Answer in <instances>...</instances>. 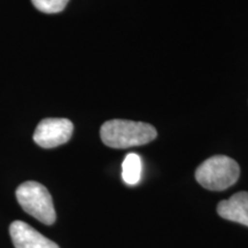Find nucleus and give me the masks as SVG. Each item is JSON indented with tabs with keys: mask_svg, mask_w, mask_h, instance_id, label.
I'll return each mask as SVG.
<instances>
[{
	"mask_svg": "<svg viewBox=\"0 0 248 248\" xmlns=\"http://www.w3.org/2000/svg\"><path fill=\"white\" fill-rule=\"evenodd\" d=\"M16 199L24 212L43 224L52 225L57 219L51 194L40 183L33 181L22 183L16 190Z\"/></svg>",
	"mask_w": 248,
	"mask_h": 248,
	"instance_id": "3",
	"label": "nucleus"
},
{
	"mask_svg": "<svg viewBox=\"0 0 248 248\" xmlns=\"http://www.w3.org/2000/svg\"><path fill=\"white\" fill-rule=\"evenodd\" d=\"M142 163L138 154L129 153L122 163V179L128 185L138 184L141 179Z\"/></svg>",
	"mask_w": 248,
	"mask_h": 248,
	"instance_id": "7",
	"label": "nucleus"
},
{
	"mask_svg": "<svg viewBox=\"0 0 248 248\" xmlns=\"http://www.w3.org/2000/svg\"><path fill=\"white\" fill-rule=\"evenodd\" d=\"M74 125L67 119H45L39 122L33 140L43 148H54L66 144L73 136Z\"/></svg>",
	"mask_w": 248,
	"mask_h": 248,
	"instance_id": "4",
	"label": "nucleus"
},
{
	"mask_svg": "<svg viewBox=\"0 0 248 248\" xmlns=\"http://www.w3.org/2000/svg\"><path fill=\"white\" fill-rule=\"evenodd\" d=\"M9 233L15 248H60L54 241L40 234L36 229L24 222L12 223Z\"/></svg>",
	"mask_w": 248,
	"mask_h": 248,
	"instance_id": "5",
	"label": "nucleus"
},
{
	"mask_svg": "<svg viewBox=\"0 0 248 248\" xmlns=\"http://www.w3.org/2000/svg\"><path fill=\"white\" fill-rule=\"evenodd\" d=\"M240 176L238 163L225 155H215L203 161L195 170L198 183L210 191H223L235 184Z\"/></svg>",
	"mask_w": 248,
	"mask_h": 248,
	"instance_id": "2",
	"label": "nucleus"
},
{
	"mask_svg": "<svg viewBox=\"0 0 248 248\" xmlns=\"http://www.w3.org/2000/svg\"><path fill=\"white\" fill-rule=\"evenodd\" d=\"M217 213L224 219L248 226V192H238L230 199L221 201Z\"/></svg>",
	"mask_w": 248,
	"mask_h": 248,
	"instance_id": "6",
	"label": "nucleus"
},
{
	"mask_svg": "<svg viewBox=\"0 0 248 248\" xmlns=\"http://www.w3.org/2000/svg\"><path fill=\"white\" fill-rule=\"evenodd\" d=\"M156 136V130L151 124L128 120L108 121L100 129L102 142L111 148L140 146L154 140Z\"/></svg>",
	"mask_w": 248,
	"mask_h": 248,
	"instance_id": "1",
	"label": "nucleus"
},
{
	"mask_svg": "<svg viewBox=\"0 0 248 248\" xmlns=\"http://www.w3.org/2000/svg\"><path fill=\"white\" fill-rule=\"evenodd\" d=\"M69 0H31L39 12L46 14H57L66 8Z\"/></svg>",
	"mask_w": 248,
	"mask_h": 248,
	"instance_id": "8",
	"label": "nucleus"
}]
</instances>
